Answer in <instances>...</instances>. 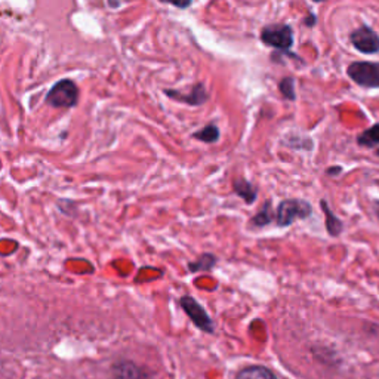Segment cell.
Wrapping results in <instances>:
<instances>
[{
	"mask_svg": "<svg viewBox=\"0 0 379 379\" xmlns=\"http://www.w3.org/2000/svg\"><path fill=\"white\" fill-rule=\"evenodd\" d=\"M79 91L75 82L68 79L57 82L46 95V102L55 109H70L77 104Z\"/></svg>",
	"mask_w": 379,
	"mask_h": 379,
	"instance_id": "6da1fadb",
	"label": "cell"
},
{
	"mask_svg": "<svg viewBox=\"0 0 379 379\" xmlns=\"http://www.w3.org/2000/svg\"><path fill=\"white\" fill-rule=\"evenodd\" d=\"M311 214V206L302 200H284L277 209V223L280 227L290 225L295 219L307 218Z\"/></svg>",
	"mask_w": 379,
	"mask_h": 379,
	"instance_id": "7a4b0ae2",
	"label": "cell"
},
{
	"mask_svg": "<svg viewBox=\"0 0 379 379\" xmlns=\"http://www.w3.org/2000/svg\"><path fill=\"white\" fill-rule=\"evenodd\" d=\"M349 76L364 88H379L378 62H354L349 67Z\"/></svg>",
	"mask_w": 379,
	"mask_h": 379,
	"instance_id": "3957f363",
	"label": "cell"
},
{
	"mask_svg": "<svg viewBox=\"0 0 379 379\" xmlns=\"http://www.w3.org/2000/svg\"><path fill=\"white\" fill-rule=\"evenodd\" d=\"M266 45L277 49H289L293 44L292 30L288 26H270L266 27L261 35Z\"/></svg>",
	"mask_w": 379,
	"mask_h": 379,
	"instance_id": "277c9868",
	"label": "cell"
},
{
	"mask_svg": "<svg viewBox=\"0 0 379 379\" xmlns=\"http://www.w3.org/2000/svg\"><path fill=\"white\" fill-rule=\"evenodd\" d=\"M181 305L184 311L188 314V317L194 322L198 329H202L203 332H214V323L210 320L207 313L202 308V305L196 302L192 297H184L181 299Z\"/></svg>",
	"mask_w": 379,
	"mask_h": 379,
	"instance_id": "5b68a950",
	"label": "cell"
},
{
	"mask_svg": "<svg viewBox=\"0 0 379 379\" xmlns=\"http://www.w3.org/2000/svg\"><path fill=\"white\" fill-rule=\"evenodd\" d=\"M351 41L355 49L364 52V54H375L379 50V37L375 31L367 27L355 30L351 35Z\"/></svg>",
	"mask_w": 379,
	"mask_h": 379,
	"instance_id": "8992f818",
	"label": "cell"
},
{
	"mask_svg": "<svg viewBox=\"0 0 379 379\" xmlns=\"http://www.w3.org/2000/svg\"><path fill=\"white\" fill-rule=\"evenodd\" d=\"M114 379H151L149 372L132 362H119L111 369Z\"/></svg>",
	"mask_w": 379,
	"mask_h": 379,
	"instance_id": "52a82bcc",
	"label": "cell"
},
{
	"mask_svg": "<svg viewBox=\"0 0 379 379\" xmlns=\"http://www.w3.org/2000/svg\"><path fill=\"white\" fill-rule=\"evenodd\" d=\"M165 93L169 95L171 98H174L176 101L187 102V104H192V105L203 104L207 100V97H209L203 85L194 86L190 93H181V92H178V91H165Z\"/></svg>",
	"mask_w": 379,
	"mask_h": 379,
	"instance_id": "ba28073f",
	"label": "cell"
},
{
	"mask_svg": "<svg viewBox=\"0 0 379 379\" xmlns=\"http://www.w3.org/2000/svg\"><path fill=\"white\" fill-rule=\"evenodd\" d=\"M236 379H277V376L270 369H267V367L250 366L245 367L243 371H240Z\"/></svg>",
	"mask_w": 379,
	"mask_h": 379,
	"instance_id": "9c48e42d",
	"label": "cell"
},
{
	"mask_svg": "<svg viewBox=\"0 0 379 379\" xmlns=\"http://www.w3.org/2000/svg\"><path fill=\"white\" fill-rule=\"evenodd\" d=\"M234 192L245 200L246 203H254L257 198V190L245 180L234 181Z\"/></svg>",
	"mask_w": 379,
	"mask_h": 379,
	"instance_id": "30bf717a",
	"label": "cell"
},
{
	"mask_svg": "<svg viewBox=\"0 0 379 379\" xmlns=\"http://www.w3.org/2000/svg\"><path fill=\"white\" fill-rule=\"evenodd\" d=\"M322 206H323V212L326 215V227H328L329 234L338 236L342 230V223L332 214V210L329 209L328 205H326V202H322Z\"/></svg>",
	"mask_w": 379,
	"mask_h": 379,
	"instance_id": "8fae6325",
	"label": "cell"
},
{
	"mask_svg": "<svg viewBox=\"0 0 379 379\" xmlns=\"http://www.w3.org/2000/svg\"><path fill=\"white\" fill-rule=\"evenodd\" d=\"M193 136L196 140H200L203 142H216L219 138V129L215 124H207L206 128L196 132Z\"/></svg>",
	"mask_w": 379,
	"mask_h": 379,
	"instance_id": "7c38bea8",
	"label": "cell"
},
{
	"mask_svg": "<svg viewBox=\"0 0 379 379\" xmlns=\"http://www.w3.org/2000/svg\"><path fill=\"white\" fill-rule=\"evenodd\" d=\"M359 144L364 147H376L379 144V124L372 126L359 136Z\"/></svg>",
	"mask_w": 379,
	"mask_h": 379,
	"instance_id": "4fadbf2b",
	"label": "cell"
},
{
	"mask_svg": "<svg viewBox=\"0 0 379 379\" xmlns=\"http://www.w3.org/2000/svg\"><path fill=\"white\" fill-rule=\"evenodd\" d=\"M271 219H272V215H271V210H270V203H266V206L262 207L261 212L254 218L252 223H254L258 227H262V225H267L268 223H271Z\"/></svg>",
	"mask_w": 379,
	"mask_h": 379,
	"instance_id": "5bb4252c",
	"label": "cell"
},
{
	"mask_svg": "<svg viewBox=\"0 0 379 379\" xmlns=\"http://www.w3.org/2000/svg\"><path fill=\"white\" fill-rule=\"evenodd\" d=\"M215 264V258L212 255H203L198 261H196L194 264L190 266L193 271H198V270H209Z\"/></svg>",
	"mask_w": 379,
	"mask_h": 379,
	"instance_id": "9a60e30c",
	"label": "cell"
},
{
	"mask_svg": "<svg viewBox=\"0 0 379 379\" xmlns=\"http://www.w3.org/2000/svg\"><path fill=\"white\" fill-rule=\"evenodd\" d=\"M280 91L284 97L289 100H295V92H293V79L286 77L280 82Z\"/></svg>",
	"mask_w": 379,
	"mask_h": 379,
	"instance_id": "2e32d148",
	"label": "cell"
},
{
	"mask_svg": "<svg viewBox=\"0 0 379 379\" xmlns=\"http://www.w3.org/2000/svg\"><path fill=\"white\" fill-rule=\"evenodd\" d=\"M160 2H163V3H172L176 8L184 9V8H188L190 5H192L193 0H160Z\"/></svg>",
	"mask_w": 379,
	"mask_h": 379,
	"instance_id": "e0dca14e",
	"label": "cell"
},
{
	"mask_svg": "<svg viewBox=\"0 0 379 379\" xmlns=\"http://www.w3.org/2000/svg\"><path fill=\"white\" fill-rule=\"evenodd\" d=\"M307 24H310V26L314 24V17L313 15H310V21H307Z\"/></svg>",
	"mask_w": 379,
	"mask_h": 379,
	"instance_id": "ac0fdd59",
	"label": "cell"
},
{
	"mask_svg": "<svg viewBox=\"0 0 379 379\" xmlns=\"http://www.w3.org/2000/svg\"><path fill=\"white\" fill-rule=\"evenodd\" d=\"M376 214H378V216H379V202L376 203Z\"/></svg>",
	"mask_w": 379,
	"mask_h": 379,
	"instance_id": "d6986e66",
	"label": "cell"
},
{
	"mask_svg": "<svg viewBox=\"0 0 379 379\" xmlns=\"http://www.w3.org/2000/svg\"><path fill=\"white\" fill-rule=\"evenodd\" d=\"M314 2H324V0H314Z\"/></svg>",
	"mask_w": 379,
	"mask_h": 379,
	"instance_id": "ffe728a7",
	"label": "cell"
},
{
	"mask_svg": "<svg viewBox=\"0 0 379 379\" xmlns=\"http://www.w3.org/2000/svg\"><path fill=\"white\" fill-rule=\"evenodd\" d=\"M376 154H378V156H379V150H378V151H376Z\"/></svg>",
	"mask_w": 379,
	"mask_h": 379,
	"instance_id": "44dd1931",
	"label": "cell"
}]
</instances>
